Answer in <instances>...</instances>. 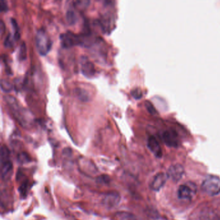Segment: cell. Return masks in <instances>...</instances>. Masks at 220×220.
Masks as SVG:
<instances>
[{"label":"cell","instance_id":"10","mask_svg":"<svg viewBox=\"0 0 220 220\" xmlns=\"http://www.w3.org/2000/svg\"><path fill=\"white\" fill-rule=\"evenodd\" d=\"M162 139L168 147H177L178 146V134L174 131L170 130L165 131L162 134Z\"/></svg>","mask_w":220,"mask_h":220},{"label":"cell","instance_id":"20","mask_svg":"<svg viewBox=\"0 0 220 220\" xmlns=\"http://www.w3.org/2000/svg\"><path fill=\"white\" fill-rule=\"evenodd\" d=\"M13 39H14V37H12L10 34H9L7 36V37L4 40V42H3L4 46H6V47H11V46L13 45V42H14ZM14 40H15V39H14Z\"/></svg>","mask_w":220,"mask_h":220},{"label":"cell","instance_id":"2","mask_svg":"<svg viewBox=\"0 0 220 220\" xmlns=\"http://www.w3.org/2000/svg\"><path fill=\"white\" fill-rule=\"evenodd\" d=\"M1 177L2 179L7 181L11 178L13 174V166L10 160V151L5 145L1 148Z\"/></svg>","mask_w":220,"mask_h":220},{"label":"cell","instance_id":"6","mask_svg":"<svg viewBox=\"0 0 220 220\" xmlns=\"http://www.w3.org/2000/svg\"><path fill=\"white\" fill-rule=\"evenodd\" d=\"M196 186L193 183L181 185L178 189V196L181 200H190L196 194Z\"/></svg>","mask_w":220,"mask_h":220},{"label":"cell","instance_id":"4","mask_svg":"<svg viewBox=\"0 0 220 220\" xmlns=\"http://www.w3.org/2000/svg\"><path fill=\"white\" fill-rule=\"evenodd\" d=\"M201 189L209 196H214L220 193V178L214 175H209L201 184Z\"/></svg>","mask_w":220,"mask_h":220},{"label":"cell","instance_id":"18","mask_svg":"<svg viewBox=\"0 0 220 220\" xmlns=\"http://www.w3.org/2000/svg\"><path fill=\"white\" fill-rule=\"evenodd\" d=\"M27 57V47L24 42L21 43L20 46V50L18 52V58L20 61L25 60Z\"/></svg>","mask_w":220,"mask_h":220},{"label":"cell","instance_id":"5","mask_svg":"<svg viewBox=\"0 0 220 220\" xmlns=\"http://www.w3.org/2000/svg\"><path fill=\"white\" fill-rule=\"evenodd\" d=\"M60 43L62 47L70 48L78 45H81V38L70 31H67L60 35Z\"/></svg>","mask_w":220,"mask_h":220},{"label":"cell","instance_id":"17","mask_svg":"<svg viewBox=\"0 0 220 220\" xmlns=\"http://www.w3.org/2000/svg\"><path fill=\"white\" fill-rule=\"evenodd\" d=\"M1 88L4 92H10L12 90L13 86L8 80L2 79L1 80Z\"/></svg>","mask_w":220,"mask_h":220},{"label":"cell","instance_id":"8","mask_svg":"<svg viewBox=\"0 0 220 220\" xmlns=\"http://www.w3.org/2000/svg\"><path fill=\"white\" fill-rule=\"evenodd\" d=\"M81 70L82 74L86 78H92L96 73L95 67L92 62L86 57H83L81 60Z\"/></svg>","mask_w":220,"mask_h":220},{"label":"cell","instance_id":"14","mask_svg":"<svg viewBox=\"0 0 220 220\" xmlns=\"http://www.w3.org/2000/svg\"><path fill=\"white\" fill-rule=\"evenodd\" d=\"M115 220H136L134 216L128 212H121L116 214L114 218Z\"/></svg>","mask_w":220,"mask_h":220},{"label":"cell","instance_id":"13","mask_svg":"<svg viewBox=\"0 0 220 220\" xmlns=\"http://www.w3.org/2000/svg\"><path fill=\"white\" fill-rule=\"evenodd\" d=\"M74 93L77 98L80 99L82 102H87L89 99V96L88 92L85 91V89H82L80 88H76L75 89Z\"/></svg>","mask_w":220,"mask_h":220},{"label":"cell","instance_id":"7","mask_svg":"<svg viewBox=\"0 0 220 220\" xmlns=\"http://www.w3.org/2000/svg\"><path fill=\"white\" fill-rule=\"evenodd\" d=\"M184 174V168L182 165L174 164L171 165L167 171V176L172 181L179 182Z\"/></svg>","mask_w":220,"mask_h":220},{"label":"cell","instance_id":"16","mask_svg":"<svg viewBox=\"0 0 220 220\" xmlns=\"http://www.w3.org/2000/svg\"><path fill=\"white\" fill-rule=\"evenodd\" d=\"M10 22L12 25L13 30H14V38L16 41L18 40L20 38V28L18 27V25L17 23V21L13 19H10Z\"/></svg>","mask_w":220,"mask_h":220},{"label":"cell","instance_id":"15","mask_svg":"<svg viewBox=\"0 0 220 220\" xmlns=\"http://www.w3.org/2000/svg\"><path fill=\"white\" fill-rule=\"evenodd\" d=\"M66 18L68 23L69 25H74L77 22L78 17L76 14L72 10H68L66 13Z\"/></svg>","mask_w":220,"mask_h":220},{"label":"cell","instance_id":"1","mask_svg":"<svg viewBox=\"0 0 220 220\" xmlns=\"http://www.w3.org/2000/svg\"><path fill=\"white\" fill-rule=\"evenodd\" d=\"M5 100L8 105L10 109L17 121L23 127H28L31 123V117L28 112L25 109H21V107L17 103V100L12 96H7L5 97Z\"/></svg>","mask_w":220,"mask_h":220},{"label":"cell","instance_id":"9","mask_svg":"<svg viewBox=\"0 0 220 220\" xmlns=\"http://www.w3.org/2000/svg\"><path fill=\"white\" fill-rule=\"evenodd\" d=\"M168 178L167 174L163 172L158 173L153 178L152 181L150 183V189L154 191L160 190L164 186Z\"/></svg>","mask_w":220,"mask_h":220},{"label":"cell","instance_id":"3","mask_svg":"<svg viewBox=\"0 0 220 220\" xmlns=\"http://www.w3.org/2000/svg\"><path fill=\"white\" fill-rule=\"evenodd\" d=\"M36 46L38 52L41 56L46 55L51 49V39L43 28L38 29L36 34Z\"/></svg>","mask_w":220,"mask_h":220},{"label":"cell","instance_id":"24","mask_svg":"<svg viewBox=\"0 0 220 220\" xmlns=\"http://www.w3.org/2000/svg\"><path fill=\"white\" fill-rule=\"evenodd\" d=\"M5 29V24H4V23H3V21L2 20H1V21H0V31H1V36H3V33H4Z\"/></svg>","mask_w":220,"mask_h":220},{"label":"cell","instance_id":"11","mask_svg":"<svg viewBox=\"0 0 220 220\" xmlns=\"http://www.w3.org/2000/svg\"><path fill=\"white\" fill-rule=\"evenodd\" d=\"M147 146L156 158H161L163 156V152H162L161 146L158 141L154 136L149 137V139H148Z\"/></svg>","mask_w":220,"mask_h":220},{"label":"cell","instance_id":"19","mask_svg":"<svg viewBox=\"0 0 220 220\" xmlns=\"http://www.w3.org/2000/svg\"><path fill=\"white\" fill-rule=\"evenodd\" d=\"M28 182L25 180V181L21 182V185L20 187V193L21 194V195H23V196H26V194L28 192Z\"/></svg>","mask_w":220,"mask_h":220},{"label":"cell","instance_id":"23","mask_svg":"<svg viewBox=\"0 0 220 220\" xmlns=\"http://www.w3.org/2000/svg\"><path fill=\"white\" fill-rule=\"evenodd\" d=\"M145 106L147 107V109L148 111H149V113H150L151 114H154L155 113L154 108L152 105L151 104L150 102H147L146 103H145Z\"/></svg>","mask_w":220,"mask_h":220},{"label":"cell","instance_id":"22","mask_svg":"<svg viewBox=\"0 0 220 220\" xmlns=\"http://www.w3.org/2000/svg\"><path fill=\"white\" fill-rule=\"evenodd\" d=\"M0 10H1V12H6L8 10V6H7V2L3 0L0 1Z\"/></svg>","mask_w":220,"mask_h":220},{"label":"cell","instance_id":"21","mask_svg":"<svg viewBox=\"0 0 220 220\" xmlns=\"http://www.w3.org/2000/svg\"><path fill=\"white\" fill-rule=\"evenodd\" d=\"M132 96L136 99H139L141 98H142L143 94H142V92L141 90L138 88L134 89L132 90L131 92Z\"/></svg>","mask_w":220,"mask_h":220},{"label":"cell","instance_id":"12","mask_svg":"<svg viewBox=\"0 0 220 220\" xmlns=\"http://www.w3.org/2000/svg\"><path fill=\"white\" fill-rule=\"evenodd\" d=\"M120 197L117 193L112 192L107 194L103 198V203L108 208L114 207L120 203Z\"/></svg>","mask_w":220,"mask_h":220}]
</instances>
